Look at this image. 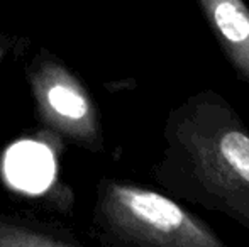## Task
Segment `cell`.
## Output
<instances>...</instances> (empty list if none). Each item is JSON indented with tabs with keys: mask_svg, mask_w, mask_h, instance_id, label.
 I'll return each mask as SVG.
<instances>
[{
	"mask_svg": "<svg viewBox=\"0 0 249 247\" xmlns=\"http://www.w3.org/2000/svg\"><path fill=\"white\" fill-rule=\"evenodd\" d=\"M156 181L178 200L226 215L249 231V127L215 90L168 114Z\"/></svg>",
	"mask_w": 249,
	"mask_h": 247,
	"instance_id": "6da1fadb",
	"label": "cell"
},
{
	"mask_svg": "<svg viewBox=\"0 0 249 247\" xmlns=\"http://www.w3.org/2000/svg\"><path fill=\"white\" fill-rule=\"evenodd\" d=\"M115 220L134 241L156 247H227L209 224L148 188L115 185L110 190Z\"/></svg>",
	"mask_w": 249,
	"mask_h": 247,
	"instance_id": "7a4b0ae2",
	"label": "cell"
},
{
	"mask_svg": "<svg viewBox=\"0 0 249 247\" xmlns=\"http://www.w3.org/2000/svg\"><path fill=\"white\" fill-rule=\"evenodd\" d=\"M236 78L249 85V7L244 0H195Z\"/></svg>",
	"mask_w": 249,
	"mask_h": 247,
	"instance_id": "3957f363",
	"label": "cell"
},
{
	"mask_svg": "<svg viewBox=\"0 0 249 247\" xmlns=\"http://www.w3.org/2000/svg\"><path fill=\"white\" fill-rule=\"evenodd\" d=\"M5 175L16 188L39 193L50 186L54 176V159L44 144L33 141L17 142L5 156Z\"/></svg>",
	"mask_w": 249,
	"mask_h": 247,
	"instance_id": "277c9868",
	"label": "cell"
},
{
	"mask_svg": "<svg viewBox=\"0 0 249 247\" xmlns=\"http://www.w3.org/2000/svg\"><path fill=\"white\" fill-rule=\"evenodd\" d=\"M50 103L51 107L65 117H71V119H82L87 114V102L82 95L73 92L68 86H53L50 90Z\"/></svg>",
	"mask_w": 249,
	"mask_h": 247,
	"instance_id": "5b68a950",
	"label": "cell"
}]
</instances>
